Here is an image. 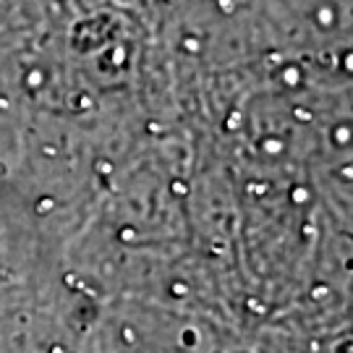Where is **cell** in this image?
Returning <instances> with one entry per match:
<instances>
[]
</instances>
